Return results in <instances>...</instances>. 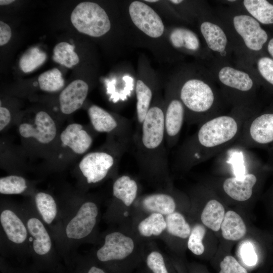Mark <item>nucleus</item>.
Listing matches in <instances>:
<instances>
[{"mask_svg": "<svg viewBox=\"0 0 273 273\" xmlns=\"http://www.w3.org/2000/svg\"><path fill=\"white\" fill-rule=\"evenodd\" d=\"M255 113L252 106L234 107L230 113L215 117L198 126L197 131L176 150L174 168L189 170L233 146L245 122Z\"/></svg>", "mask_w": 273, "mask_h": 273, "instance_id": "f257e3e1", "label": "nucleus"}, {"mask_svg": "<svg viewBox=\"0 0 273 273\" xmlns=\"http://www.w3.org/2000/svg\"><path fill=\"white\" fill-rule=\"evenodd\" d=\"M131 143L138 165L149 176L168 173V160L165 143L164 107L151 106L142 125L133 134Z\"/></svg>", "mask_w": 273, "mask_h": 273, "instance_id": "f03ea898", "label": "nucleus"}, {"mask_svg": "<svg viewBox=\"0 0 273 273\" xmlns=\"http://www.w3.org/2000/svg\"><path fill=\"white\" fill-rule=\"evenodd\" d=\"M185 107V121L189 125L199 126L206 121L222 115L226 101L210 82L199 78L184 82L177 89ZM227 103V102H226Z\"/></svg>", "mask_w": 273, "mask_h": 273, "instance_id": "7ed1b4c3", "label": "nucleus"}, {"mask_svg": "<svg viewBox=\"0 0 273 273\" xmlns=\"http://www.w3.org/2000/svg\"><path fill=\"white\" fill-rule=\"evenodd\" d=\"M221 92L227 103L234 107L251 106L254 82L246 72L230 66L221 67L217 73Z\"/></svg>", "mask_w": 273, "mask_h": 273, "instance_id": "20e7f679", "label": "nucleus"}, {"mask_svg": "<svg viewBox=\"0 0 273 273\" xmlns=\"http://www.w3.org/2000/svg\"><path fill=\"white\" fill-rule=\"evenodd\" d=\"M70 20L80 32L93 37H100L108 32L111 23L105 11L90 2L79 3L71 13Z\"/></svg>", "mask_w": 273, "mask_h": 273, "instance_id": "39448f33", "label": "nucleus"}, {"mask_svg": "<svg viewBox=\"0 0 273 273\" xmlns=\"http://www.w3.org/2000/svg\"><path fill=\"white\" fill-rule=\"evenodd\" d=\"M273 143V112L255 113L245 122L241 134L233 145L244 149Z\"/></svg>", "mask_w": 273, "mask_h": 273, "instance_id": "423d86ee", "label": "nucleus"}, {"mask_svg": "<svg viewBox=\"0 0 273 273\" xmlns=\"http://www.w3.org/2000/svg\"><path fill=\"white\" fill-rule=\"evenodd\" d=\"M87 113L94 129L99 132L112 133L117 135L118 139L129 145L131 143L133 134L131 124L124 118L117 120L111 113L95 105H92Z\"/></svg>", "mask_w": 273, "mask_h": 273, "instance_id": "0eeeda50", "label": "nucleus"}, {"mask_svg": "<svg viewBox=\"0 0 273 273\" xmlns=\"http://www.w3.org/2000/svg\"><path fill=\"white\" fill-rule=\"evenodd\" d=\"M169 96L164 107V125L166 146L167 148L171 149L178 142L186 120V112L177 90L171 92Z\"/></svg>", "mask_w": 273, "mask_h": 273, "instance_id": "6e6552de", "label": "nucleus"}, {"mask_svg": "<svg viewBox=\"0 0 273 273\" xmlns=\"http://www.w3.org/2000/svg\"><path fill=\"white\" fill-rule=\"evenodd\" d=\"M104 151H96L85 155L80 161L79 169L88 184H95L103 179L113 167L117 164L116 156Z\"/></svg>", "mask_w": 273, "mask_h": 273, "instance_id": "1a4fd4ad", "label": "nucleus"}, {"mask_svg": "<svg viewBox=\"0 0 273 273\" xmlns=\"http://www.w3.org/2000/svg\"><path fill=\"white\" fill-rule=\"evenodd\" d=\"M129 14L131 19L140 30L153 38L160 37L164 26L158 14L150 6L140 1H133L129 5Z\"/></svg>", "mask_w": 273, "mask_h": 273, "instance_id": "9d476101", "label": "nucleus"}, {"mask_svg": "<svg viewBox=\"0 0 273 273\" xmlns=\"http://www.w3.org/2000/svg\"><path fill=\"white\" fill-rule=\"evenodd\" d=\"M232 22L236 32L249 50L259 51L262 49L268 36L256 19L249 15L239 14L233 17Z\"/></svg>", "mask_w": 273, "mask_h": 273, "instance_id": "9b49d317", "label": "nucleus"}, {"mask_svg": "<svg viewBox=\"0 0 273 273\" xmlns=\"http://www.w3.org/2000/svg\"><path fill=\"white\" fill-rule=\"evenodd\" d=\"M134 243L131 238L119 232H113L105 237V243L97 252L101 262L121 261L133 252Z\"/></svg>", "mask_w": 273, "mask_h": 273, "instance_id": "f8f14e48", "label": "nucleus"}, {"mask_svg": "<svg viewBox=\"0 0 273 273\" xmlns=\"http://www.w3.org/2000/svg\"><path fill=\"white\" fill-rule=\"evenodd\" d=\"M257 172H248L240 176L225 178L221 184V189L228 197L238 202H244L251 199L259 181Z\"/></svg>", "mask_w": 273, "mask_h": 273, "instance_id": "ddd939ff", "label": "nucleus"}, {"mask_svg": "<svg viewBox=\"0 0 273 273\" xmlns=\"http://www.w3.org/2000/svg\"><path fill=\"white\" fill-rule=\"evenodd\" d=\"M98 213L96 204L92 202L83 203L66 226L67 237L80 239L88 236L95 225Z\"/></svg>", "mask_w": 273, "mask_h": 273, "instance_id": "4468645a", "label": "nucleus"}, {"mask_svg": "<svg viewBox=\"0 0 273 273\" xmlns=\"http://www.w3.org/2000/svg\"><path fill=\"white\" fill-rule=\"evenodd\" d=\"M19 131L23 138H33L40 143L48 144L55 139L57 127L50 115L44 111H39L35 115L34 125L22 123Z\"/></svg>", "mask_w": 273, "mask_h": 273, "instance_id": "2eb2a0df", "label": "nucleus"}, {"mask_svg": "<svg viewBox=\"0 0 273 273\" xmlns=\"http://www.w3.org/2000/svg\"><path fill=\"white\" fill-rule=\"evenodd\" d=\"M88 92V85L81 79L70 83L60 93L59 103L61 112L70 114L83 105Z\"/></svg>", "mask_w": 273, "mask_h": 273, "instance_id": "dca6fc26", "label": "nucleus"}, {"mask_svg": "<svg viewBox=\"0 0 273 273\" xmlns=\"http://www.w3.org/2000/svg\"><path fill=\"white\" fill-rule=\"evenodd\" d=\"M60 138L64 145L77 154H82L91 147L92 136L79 123L69 124L61 133Z\"/></svg>", "mask_w": 273, "mask_h": 273, "instance_id": "f3484780", "label": "nucleus"}, {"mask_svg": "<svg viewBox=\"0 0 273 273\" xmlns=\"http://www.w3.org/2000/svg\"><path fill=\"white\" fill-rule=\"evenodd\" d=\"M201 33L209 49L221 56L226 53L228 40L223 29L209 21L203 22L200 26Z\"/></svg>", "mask_w": 273, "mask_h": 273, "instance_id": "a211bd4d", "label": "nucleus"}, {"mask_svg": "<svg viewBox=\"0 0 273 273\" xmlns=\"http://www.w3.org/2000/svg\"><path fill=\"white\" fill-rule=\"evenodd\" d=\"M1 223L8 239L16 244L23 243L27 236L25 226L12 211L4 210L0 216Z\"/></svg>", "mask_w": 273, "mask_h": 273, "instance_id": "6ab92c4d", "label": "nucleus"}, {"mask_svg": "<svg viewBox=\"0 0 273 273\" xmlns=\"http://www.w3.org/2000/svg\"><path fill=\"white\" fill-rule=\"evenodd\" d=\"M144 209L162 215H168L174 212L176 203L174 197L167 193H155L147 195L142 200Z\"/></svg>", "mask_w": 273, "mask_h": 273, "instance_id": "aec40b11", "label": "nucleus"}, {"mask_svg": "<svg viewBox=\"0 0 273 273\" xmlns=\"http://www.w3.org/2000/svg\"><path fill=\"white\" fill-rule=\"evenodd\" d=\"M220 229L223 238L231 241L242 239L247 232L244 220L239 214L233 210L225 213Z\"/></svg>", "mask_w": 273, "mask_h": 273, "instance_id": "412c9836", "label": "nucleus"}, {"mask_svg": "<svg viewBox=\"0 0 273 273\" xmlns=\"http://www.w3.org/2000/svg\"><path fill=\"white\" fill-rule=\"evenodd\" d=\"M27 228L34 238L33 248L39 255L47 254L51 248V240L42 223L36 218H30L27 221Z\"/></svg>", "mask_w": 273, "mask_h": 273, "instance_id": "4be33fe9", "label": "nucleus"}, {"mask_svg": "<svg viewBox=\"0 0 273 273\" xmlns=\"http://www.w3.org/2000/svg\"><path fill=\"white\" fill-rule=\"evenodd\" d=\"M138 186L135 180L127 175L118 177L113 185V195L125 205L130 206L136 197Z\"/></svg>", "mask_w": 273, "mask_h": 273, "instance_id": "5701e85b", "label": "nucleus"}, {"mask_svg": "<svg viewBox=\"0 0 273 273\" xmlns=\"http://www.w3.org/2000/svg\"><path fill=\"white\" fill-rule=\"evenodd\" d=\"M223 205L217 200H209L204 206L201 215L203 224L213 231H218L225 216Z\"/></svg>", "mask_w": 273, "mask_h": 273, "instance_id": "b1692460", "label": "nucleus"}, {"mask_svg": "<svg viewBox=\"0 0 273 273\" xmlns=\"http://www.w3.org/2000/svg\"><path fill=\"white\" fill-rule=\"evenodd\" d=\"M172 46L176 49H184L190 51H197L200 47V40L193 31L183 27L173 29L169 35Z\"/></svg>", "mask_w": 273, "mask_h": 273, "instance_id": "393cba45", "label": "nucleus"}, {"mask_svg": "<svg viewBox=\"0 0 273 273\" xmlns=\"http://www.w3.org/2000/svg\"><path fill=\"white\" fill-rule=\"evenodd\" d=\"M243 5L250 15L263 24H273V5L266 0H244Z\"/></svg>", "mask_w": 273, "mask_h": 273, "instance_id": "a878e982", "label": "nucleus"}, {"mask_svg": "<svg viewBox=\"0 0 273 273\" xmlns=\"http://www.w3.org/2000/svg\"><path fill=\"white\" fill-rule=\"evenodd\" d=\"M136 97V113L138 127H140L149 111L153 98L150 87L142 80H138L135 86Z\"/></svg>", "mask_w": 273, "mask_h": 273, "instance_id": "bb28decb", "label": "nucleus"}, {"mask_svg": "<svg viewBox=\"0 0 273 273\" xmlns=\"http://www.w3.org/2000/svg\"><path fill=\"white\" fill-rule=\"evenodd\" d=\"M247 150L233 145L225 150L226 165H230L234 176L243 175L248 172L246 164Z\"/></svg>", "mask_w": 273, "mask_h": 273, "instance_id": "cd10ccee", "label": "nucleus"}, {"mask_svg": "<svg viewBox=\"0 0 273 273\" xmlns=\"http://www.w3.org/2000/svg\"><path fill=\"white\" fill-rule=\"evenodd\" d=\"M75 47L67 42L57 44L53 50V60L67 68H71L77 65L79 59L74 52Z\"/></svg>", "mask_w": 273, "mask_h": 273, "instance_id": "c85d7f7f", "label": "nucleus"}, {"mask_svg": "<svg viewBox=\"0 0 273 273\" xmlns=\"http://www.w3.org/2000/svg\"><path fill=\"white\" fill-rule=\"evenodd\" d=\"M166 228V221L163 215L152 213L140 222L138 225V231L142 236L150 237L160 235Z\"/></svg>", "mask_w": 273, "mask_h": 273, "instance_id": "c756f323", "label": "nucleus"}, {"mask_svg": "<svg viewBox=\"0 0 273 273\" xmlns=\"http://www.w3.org/2000/svg\"><path fill=\"white\" fill-rule=\"evenodd\" d=\"M47 59L45 52L37 47L27 50L19 60V66L24 73H29L42 65Z\"/></svg>", "mask_w": 273, "mask_h": 273, "instance_id": "7c9ffc66", "label": "nucleus"}, {"mask_svg": "<svg viewBox=\"0 0 273 273\" xmlns=\"http://www.w3.org/2000/svg\"><path fill=\"white\" fill-rule=\"evenodd\" d=\"M166 231L170 235L183 239L189 237L191 229L183 215L174 212L166 216Z\"/></svg>", "mask_w": 273, "mask_h": 273, "instance_id": "2f4dec72", "label": "nucleus"}, {"mask_svg": "<svg viewBox=\"0 0 273 273\" xmlns=\"http://www.w3.org/2000/svg\"><path fill=\"white\" fill-rule=\"evenodd\" d=\"M35 201L44 222L47 224L52 223L57 212V205L53 197L49 194L39 192L35 195Z\"/></svg>", "mask_w": 273, "mask_h": 273, "instance_id": "473e14b6", "label": "nucleus"}, {"mask_svg": "<svg viewBox=\"0 0 273 273\" xmlns=\"http://www.w3.org/2000/svg\"><path fill=\"white\" fill-rule=\"evenodd\" d=\"M40 89L48 92L60 90L64 85V80L60 71L54 68L41 73L38 78Z\"/></svg>", "mask_w": 273, "mask_h": 273, "instance_id": "72a5a7b5", "label": "nucleus"}, {"mask_svg": "<svg viewBox=\"0 0 273 273\" xmlns=\"http://www.w3.org/2000/svg\"><path fill=\"white\" fill-rule=\"evenodd\" d=\"M27 188L25 179L20 176L9 175L0 178V193L3 194H19Z\"/></svg>", "mask_w": 273, "mask_h": 273, "instance_id": "f704fd0d", "label": "nucleus"}, {"mask_svg": "<svg viewBox=\"0 0 273 273\" xmlns=\"http://www.w3.org/2000/svg\"><path fill=\"white\" fill-rule=\"evenodd\" d=\"M206 234V229L203 225L196 224L191 230L188 241L189 249L194 254L200 255L204 252L203 239Z\"/></svg>", "mask_w": 273, "mask_h": 273, "instance_id": "c9c22d12", "label": "nucleus"}, {"mask_svg": "<svg viewBox=\"0 0 273 273\" xmlns=\"http://www.w3.org/2000/svg\"><path fill=\"white\" fill-rule=\"evenodd\" d=\"M146 264L152 273H170L162 255L153 251L147 257Z\"/></svg>", "mask_w": 273, "mask_h": 273, "instance_id": "e433bc0d", "label": "nucleus"}, {"mask_svg": "<svg viewBox=\"0 0 273 273\" xmlns=\"http://www.w3.org/2000/svg\"><path fill=\"white\" fill-rule=\"evenodd\" d=\"M219 273H248V271L234 257L227 255L220 263Z\"/></svg>", "mask_w": 273, "mask_h": 273, "instance_id": "4c0bfd02", "label": "nucleus"}, {"mask_svg": "<svg viewBox=\"0 0 273 273\" xmlns=\"http://www.w3.org/2000/svg\"><path fill=\"white\" fill-rule=\"evenodd\" d=\"M257 67L262 77L273 85V59L267 57H261L257 61Z\"/></svg>", "mask_w": 273, "mask_h": 273, "instance_id": "58836bf2", "label": "nucleus"}, {"mask_svg": "<svg viewBox=\"0 0 273 273\" xmlns=\"http://www.w3.org/2000/svg\"><path fill=\"white\" fill-rule=\"evenodd\" d=\"M241 254L244 263L249 266H254L257 262L258 256L253 245L247 242L241 248Z\"/></svg>", "mask_w": 273, "mask_h": 273, "instance_id": "ea45409f", "label": "nucleus"}, {"mask_svg": "<svg viewBox=\"0 0 273 273\" xmlns=\"http://www.w3.org/2000/svg\"><path fill=\"white\" fill-rule=\"evenodd\" d=\"M12 35L10 27L6 23L0 21V46L7 43Z\"/></svg>", "mask_w": 273, "mask_h": 273, "instance_id": "a19ab883", "label": "nucleus"}, {"mask_svg": "<svg viewBox=\"0 0 273 273\" xmlns=\"http://www.w3.org/2000/svg\"><path fill=\"white\" fill-rule=\"evenodd\" d=\"M11 115L9 110L4 107H0V130L2 131L10 123Z\"/></svg>", "mask_w": 273, "mask_h": 273, "instance_id": "79ce46f5", "label": "nucleus"}, {"mask_svg": "<svg viewBox=\"0 0 273 273\" xmlns=\"http://www.w3.org/2000/svg\"><path fill=\"white\" fill-rule=\"evenodd\" d=\"M85 270L84 273H108L104 269L95 265H90Z\"/></svg>", "mask_w": 273, "mask_h": 273, "instance_id": "37998d69", "label": "nucleus"}, {"mask_svg": "<svg viewBox=\"0 0 273 273\" xmlns=\"http://www.w3.org/2000/svg\"><path fill=\"white\" fill-rule=\"evenodd\" d=\"M267 51L270 55L273 58V38L269 41L267 45Z\"/></svg>", "mask_w": 273, "mask_h": 273, "instance_id": "c03bdc74", "label": "nucleus"}, {"mask_svg": "<svg viewBox=\"0 0 273 273\" xmlns=\"http://www.w3.org/2000/svg\"><path fill=\"white\" fill-rule=\"evenodd\" d=\"M15 2L14 0H1L0 5L1 6L9 5Z\"/></svg>", "mask_w": 273, "mask_h": 273, "instance_id": "a18cd8bd", "label": "nucleus"}, {"mask_svg": "<svg viewBox=\"0 0 273 273\" xmlns=\"http://www.w3.org/2000/svg\"><path fill=\"white\" fill-rule=\"evenodd\" d=\"M170 2H171V3H172L173 4H175V5H178V4H179L183 2V1H181V0H171V1H170Z\"/></svg>", "mask_w": 273, "mask_h": 273, "instance_id": "49530a36", "label": "nucleus"}, {"mask_svg": "<svg viewBox=\"0 0 273 273\" xmlns=\"http://www.w3.org/2000/svg\"><path fill=\"white\" fill-rule=\"evenodd\" d=\"M145 2H149V3H156L157 2H158V1L157 0H147V1H145Z\"/></svg>", "mask_w": 273, "mask_h": 273, "instance_id": "de8ad7c7", "label": "nucleus"}]
</instances>
